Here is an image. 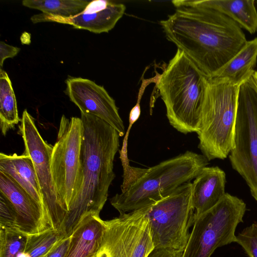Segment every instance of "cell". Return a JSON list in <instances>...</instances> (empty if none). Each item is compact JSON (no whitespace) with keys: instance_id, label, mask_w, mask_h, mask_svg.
Segmentation results:
<instances>
[{"instance_id":"cell-3","label":"cell","mask_w":257,"mask_h":257,"mask_svg":"<svg viewBox=\"0 0 257 257\" xmlns=\"http://www.w3.org/2000/svg\"><path fill=\"white\" fill-rule=\"evenodd\" d=\"M208 78L181 50L160 74L156 87L164 102L170 124L184 134L200 126Z\"/></svg>"},{"instance_id":"cell-5","label":"cell","mask_w":257,"mask_h":257,"mask_svg":"<svg viewBox=\"0 0 257 257\" xmlns=\"http://www.w3.org/2000/svg\"><path fill=\"white\" fill-rule=\"evenodd\" d=\"M238 85L208 78L200 130L198 148L208 161L224 159L233 146Z\"/></svg>"},{"instance_id":"cell-12","label":"cell","mask_w":257,"mask_h":257,"mask_svg":"<svg viewBox=\"0 0 257 257\" xmlns=\"http://www.w3.org/2000/svg\"><path fill=\"white\" fill-rule=\"evenodd\" d=\"M66 92L81 113L90 114L106 122L118 133L124 135L125 128L115 100L103 86L81 77H69Z\"/></svg>"},{"instance_id":"cell-15","label":"cell","mask_w":257,"mask_h":257,"mask_svg":"<svg viewBox=\"0 0 257 257\" xmlns=\"http://www.w3.org/2000/svg\"><path fill=\"white\" fill-rule=\"evenodd\" d=\"M192 183L191 202L197 217L214 207L225 194L226 175L218 167H205Z\"/></svg>"},{"instance_id":"cell-4","label":"cell","mask_w":257,"mask_h":257,"mask_svg":"<svg viewBox=\"0 0 257 257\" xmlns=\"http://www.w3.org/2000/svg\"><path fill=\"white\" fill-rule=\"evenodd\" d=\"M208 161L203 155L188 151L153 167L141 168L137 178L113 196L110 203L120 215L151 205L190 182Z\"/></svg>"},{"instance_id":"cell-29","label":"cell","mask_w":257,"mask_h":257,"mask_svg":"<svg viewBox=\"0 0 257 257\" xmlns=\"http://www.w3.org/2000/svg\"><path fill=\"white\" fill-rule=\"evenodd\" d=\"M249 80L257 93V71H254Z\"/></svg>"},{"instance_id":"cell-28","label":"cell","mask_w":257,"mask_h":257,"mask_svg":"<svg viewBox=\"0 0 257 257\" xmlns=\"http://www.w3.org/2000/svg\"><path fill=\"white\" fill-rule=\"evenodd\" d=\"M183 251L165 249H154L148 257H182Z\"/></svg>"},{"instance_id":"cell-26","label":"cell","mask_w":257,"mask_h":257,"mask_svg":"<svg viewBox=\"0 0 257 257\" xmlns=\"http://www.w3.org/2000/svg\"><path fill=\"white\" fill-rule=\"evenodd\" d=\"M70 241V236L60 240L48 253L41 257H65Z\"/></svg>"},{"instance_id":"cell-17","label":"cell","mask_w":257,"mask_h":257,"mask_svg":"<svg viewBox=\"0 0 257 257\" xmlns=\"http://www.w3.org/2000/svg\"><path fill=\"white\" fill-rule=\"evenodd\" d=\"M0 172L10 176L46 210L34 165L28 155L1 153Z\"/></svg>"},{"instance_id":"cell-21","label":"cell","mask_w":257,"mask_h":257,"mask_svg":"<svg viewBox=\"0 0 257 257\" xmlns=\"http://www.w3.org/2000/svg\"><path fill=\"white\" fill-rule=\"evenodd\" d=\"M90 2L85 0H24L22 5L48 15L70 18L82 12Z\"/></svg>"},{"instance_id":"cell-11","label":"cell","mask_w":257,"mask_h":257,"mask_svg":"<svg viewBox=\"0 0 257 257\" xmlns=\"http://www.w3.org/2000/svg\"><path fill=\"white\" fill-rule=\"evenodd\" d=\"M20 122L19 133L24 141V153L32 160L53 228L61 230L68 211L59 200L53 180L51 168L53 146L43 139L34 118L27 109L24 110Z\"/></svg>"},{"instance_id":"cell-7","label":"cell","mask_w":257,"mask_h":257,"mask_svg":"<svg viewBox=\"0 0 257 257\" xmlns=\"http://www.w3.org/2000/svg\"><path fill=\"white\" fill-rule=\"evenodd\" d=\"M83 138V125L81 118H68L63 115L57 140L53 146L51 168L58 197L68 212L81 185Z\"/></svg>"},{"instance_id":"cell-14","label":"cell","mask_w":257,"mask_h":257,"mask_svg":"<svg viewBox=\"0 0 257 257\" xmlns=\"http://www.w3.org/2000/svg\"><path fill=\"white\" fill-rule=\"evenodd\" d=\"M126 7L121 3L109 1H91L80 14L70 18H62L44 13L31 18L34 23L53 22L72 25L78 29L100 34L112 30L124 14Z\"/></svg>"},{"instance_id":"cell-23","label":"cell","mask_w":257,"mask_h":257,"mask_svg":"<svg viewBox=\"0 0 257 257\" xmlns=\"http://www.w3.org/2000/svg\"><path fill=\"white\" fill-rule=\"evenodd\" d=\"M28 235L18 230L0 227V257H20Z\"/></svg>"},{"instance_id":"cell-1","label":"cell","mask_w":257,"mask_h":257,"mask_svg":"<svg viewBox=\"0 0 257 257\" xmlns=\"http://www.w3.org/2000/svg\"><path fill=\"white\" fill-rule=\"evenodd\" d=\"M172 3L175 12L160 22L167 38L211 78L244 46L245 34L232 20L196 0Z\"/></svg>"},{"instance_id":"cell-2","label":"cell","mask_w":257,"mask_h":257,"mask_svg":"<svg viewBox=\"0 0 257 257\" xmlns=\"http://www.w3.org/2000/svg\"><path fill=\"white\" fill-rule=\"evenodd\" d=\"M80 118L83 125L82 179L61 229L66 237L86 215L99 216L115 178L113 161L119 147L118 133L106 122L90 114L81 113Z\"/></svg>"},{"instance_id":"cell-10","label":"cell","mask_w":257,"mask_h":257,"mask_svg":"<svg viewBox=\"0 0 257 257\" xmlns=\"http://www.w3.org/2000/svg\"><path fill=\"white\" fill-rule=\"evenodd\" d=\"M104 223L102 241L94 257H148L154 250L147 207Z\"/></svg>"},{"instance_id":"cell-19","label":"cell","mask_w":257,"mask_h":257,"mask_svg":"<svg viewBox=\"0 0 257 257\" xmlns=\"http://www.w3.org/2000/svg\"><path fill=\"white\" fill-rule=\"evenodd\" d=\"M196 2L225 15L251 34L257 32V11L253 0H203Z\"/></svg>"},{"instance_id":"cell-24","label":"cell","mask_w":257,"mask_h":257,"mask_svg":"<svg viewBox=\"0 0 257 257\" xmlns=\"http://www.w3.org/2000/svg\"><path fill=\"white\" fill-rule=\"evenodd\" d=\"M236 242L249 257H257V222L252 223L236 235Z\"/></svg>"},{"instance_id":"cell-25","label":"cell","mask_w":257,"mask_h":257,"mask_svg":"<svg viewBox=\"0 0 257 257\" xmlns=\"http://www.w3.org/2000/svg\"><path fill=\"white\" fill-rule=\"evenodd\" d=\"M0 227L18 230L15 210L10 202L1 194H0Z\"/></svg>"},{"instance_id":"cell-6","label":"cell","mask_w":257,"mask_h":257,"mask_svg":"<svg viewBox=\"0 0 257 257\" xmlns=\"http://www.w3.org/2000/svg\"><path fill=\"white\" fill-rule=\"evenodd\" d=\"M245 211L242 199L226 193L214 207L194 217L182 257H210L217 248L236 242L235 230Z\"/></svg>"},{"instance_id":"cell-13","label":"cell","mask_w":257,"mask_h":257,"mask_svg":"<svg viewBox=\"0 0 257 257\" xmlns=\"http://www.w3.org/2000/svg\"><path fill=\"white\" fill-rule=\"evenodd\" d=\"M0 194L15 210L18 230L30 235L53 227L47 210L13 178L2 172H0Z\"/></svg>"},{"instance_id":"cell-27","label":"cell","mask_w":257,"mask_h":257,"mask_svg":"<svg viewBox=\"0 0 257 257\" xmlns=\"http://www.w3.org/2000/svg\"><path fill=\"white\" fill-rule=\"evenodd\" d=\"M20 48L6 44L3 41L0 42V66L2 68L6 59L13 58L20 51Z\"/></svg>"},{"instance_id":"cell-18","label":"cell","mask_w":257,"mask_h":257,"mask_svg":"<svg viewBox=\"0 0 257 257\" xmlns=\"http://www.w3.org/2000/svg\"><path fill=\"white\" fill-rule=\"evenodd\" d=\"M257 62V38L247 41L242 49L210 78L240 86L254 73Z\"/></svg>"},{"instance_id":"cell-20","label":"cell","mask_w":257,"mask_h":257,"mask_svg":"<svg viewBox=\"0 0 257 257\" xmlns=\"http://www.w3.org/2000/svg\"><path fill=\"white\" fill-rule=\"evenodd\" d=\"M21 119L11 81L7 72L1 68L0 126L2 134L5 136Z\"/></svg>"},{"instance_id":"cell-9","label":"cell","mask_w":257,"mask_h":257,"mask_svg":"<svg viewBox=\"0 0 257 257\" xmlns=\"http://www.w3.org/2000/svg\"><path fill=\"white\" fill-rule=\"evenodd\" d=\"M231 166L257 201V93L248 79L239 87Z\"/></svg>"},{"instance_id":"cell-22","label":"cell","mask_w":257,"mask_h":257,"mask_svg":"<svg viewBox=\"0 0 257 257\" xmlns=\"http://www.w3.org/2000/svg\"><path fill=\"white\" fill-rule=\"evenodd\" d=\"M65 237L61 230L53 227L39 233L28 235L25 250L20 257H41Z\"/></svg>"},{"instance_id":"cell-8","label":"cell","mask_w":257,"mask_h":257,"mask_svg":"<svg viewBox=\"0 0 257 257\" xmlns=\"http://www.w3.org/2000/svg\"><path fill=\"white\" fill-rule=\"evenodd\" d=\"M192 183H184L169 196L147 206L155 249L183 251L193 225Z\"/></svg>"},{"instance_id":"cell-16","label":"cell","mask_w":257,"mask_h":257,"mask_svg":"<svg viewBox=\"0 0 257 257\" xmlns=\"http://www.w3.org/2000/svg\"><path fill=\"white\" fill-rule=\"evenodd\" d=\"M105 228L100 216L90 214L84 216L70 235L65 257H94L98 251Z\"/></svg>"}]
</instances>
